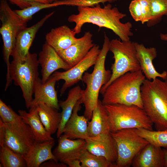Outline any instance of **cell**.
Instances as JSON below:
<instances>
[{"label":"cell","mask_w":167,"mask_h":167,"mask_svg":"<svg viewBox=\"0 0 167 167\" xmlns=\"http://www.w3.org/2000/svg\"><path fill=\"white\" fill-rule=\"evenodd\" d=\"M13 60L10 64L9 75L11 80L21 88L25 106L29 109L33 99L32 95L36 83L39 79V64L37 55L30 52L22 58L12 52Z\"/></svg>","instance_id":"cell-5"},{"label":"cell","mask_w":167,"mask_h":167,"mask_svg":"<svg viewBox=\"0 0 167 167\" xmlns=\"http://www.w3.org/2000/svg\"><path fill=\"white\" fill-rule=\"evenodd\" d=\"M18 113L24 122L30 127L35 141L43 142L54 139L44 126L36 107L30 108L28 113L23 110H19Z\"/></svg>","instance_id":"cell-24"},{"label":"cell","mask_w":167,"mask_h":167,"mask_svg":"<svg viewBox=\"0 0 167 167\" xmlns=\"http://www.w3.org/2000/svg\"><path fill=\"white\" fill-rule=\"evenodd\" d=\"M92 35L89 32L78 38L76 41L65 50L57 53L61 58L71 67L81 61L95 45Z\"/></svg>","instance_id":"cell-15"},{"label":"cell","mask_w":167,"mask_h":167,"mask_svg":"<svg viewBox=\"0 0 167 167\" xmlns=\"http://www.w3.org/2000/svg\"><path fill=\"white\" fill-rule=\"evenodd\" d=\"M7 1L0 0V33L3 42V59L6 65V81L10 82V57L14 49L18 33L27 27V22L22 20L11 9Z\"/></svg>","instance_id":"cell-7"},{"label":"cell","mask_w":167,"mask_h":167,"mask_svg":"<svg viewBox=\"0 0 167 167\" xmlns=\"http://www.w3.org/2000/svg\"><path fill=\"white\" fill-rule=\"evenodd\" d=\"M137 134L149 143L155 146L167 148V129L154 131L143 128L136 129Z\"/></svg>","instance_id":"cell-28"},{"label":"cell","mask_w":167,"mask_h":167,"mask_svg":"<svg viewBox=\"0 0 167 167\" xmlns=\"http://www.w3.org/2000/svg\"><path fill=\"white\" fill-rule=\"evenodd\" d=\"M85 145L84 139H70L63 134L58 138V145L53 152L58 161L70 167H81L79 159Z\"/></svg>","instance_id":"cell-12"},{"label":"cell","mask_w":167,"mask_h":167,"mask_svg":"<svg viewBox=\"0 0 167 167\" xmlns=\"http://www.w3.org/2000/svg\"><path fill=\"white\" fill-rule=\"evenodd\" d=\"M48 1L49 3H51L53 2V0H47Z\"/></svg>","instance_id":"cell-39"},{"label":"cell","mask_w":167,"mask_h":167,"mask_svg":"<svg viewBox=\"0 0 167 167\" xmlns=\"http://www.w3.org/2000/svg\"><path fill=\"white\" fill-rule=\"evenodd\" d=\"M160 37L162 40L167 41V34H161Z\"/></svg>","instance_id":"cell-38"},{"label":"cell","mask_w":167,"mask_h":167,"mask_svg":"<svg viewBox=\"0 0 167 167\" xmlns=\"http://www.w3.org/2000/svg\"><path fill=\"white\" fill-rule=\"evenodd\" d=\"M136 129H124L110 132L117 150L115 167L130 166L136 155L149 143L137 134Z\"/></svg>","instance_id":"cell-10"},{"label":"cell","mask_w":167,"mask_h":167,"mask_svg":"<svg viewBox=\"0 0 167 167\" xmlns=\"http://www.w3.org/2000/svg\"><path fill=\"white\" fill-rule=\"evenodd\" d=\"M54 12L53 11L45 15L32 26L29 27H26L21 29L16 37L14 49L12 52L15 53L22 58L27 54L37 32Z\"/></svg>","instance_id":"cell-20"},{"label":"cell","mask_w":167,"mask_h":167,"mask_svg":"<svg viewBox=\"0 0 167 167\" xmlns=\"http://www.w3.org/2000/svg\"><path fill=\"white\" fill-rule=\"evenodd\" d=\"M67 166L64 163H58L53 160H50L43 163L40 167H66Z\"/></svg>","instance_id":"cell-36"},{"label":"cell","mask_w":167,"mask_h":167,"mask_svg":"<svg viewBox=\"0 0 167 167\" xmlns=\"http://www.w3.org/2000/svg\"><path fill=\"white\" fill-rule=\"evenodd\" d=\"M0 120L4 123L12 122L22 118L1 99H0Z\"/></svg>","instance_id":"cell-32"},{"label":"cell","mask_w":167,"mask_h":167,"mask_svg":"<svg viewBox=\"0 0 167 167\" xmlns=\"http://www.w3.org/2000/svg\"><path fill=\"white\" fill-rule=\"evenodd\" d=\"M152 12L148 26H152L159 22L164 15L167 16V0H150Z\"/></svg>","instance_id":"cell-30"},{"label":"cell","mask_w":167,"mask_h":167,"mask_svg":"<svg viewBox=\"0 0 167 167\" xmlns=\"http://www.w3.org/2000/svg\"><path fill=\"white\" fill-rule=\"evenodd\" d=\"M104 37L103 46L92 72H85L82 77V81L86 87L82 90L80 100L84 106V116L88 121L91 119L93 111L97 105L101 88L109 80L112 75L111 71L106 70L105 66L110 41L105 33Z\"/></svg>","instance_id":"cell-2"},{"label":"cell","mask_w":167,"mask_h":167,"mask_svg":"<svg viewBox=\"0 0 167 167\" xmlns=\"http://www.w3.org/2000/svg\"><path fill=\"white\" fill-rule=\"evenodd\" d=\"M133 167H164L163 149L149 143L133 158Z\"/></svg>","instance_id":"cell-22"},{"label":"cell","mask_w":167,"mask_h":167,"mask_svg":"<svg viewBox=\"0 0 167 167\" xmlns=\"http://www.w3.org/2000/svg\"><path fill=\"white\" fill-rule=\"evenodd\" d=\"M141 5L142 13V24L148 22L150 19L152 8L150 0H138Z\"/></svg>","instance_id":"cell-33"},{"label":"cell","mask_w":167,"mask_h":167,"mask_svg":"<svg viewBox=\"0 0 167 167\" xmlns=\"http://www.w3.org/2000/svg\"><path fill=\"white\" fill-rule=\"evenodd\" d=\"M109 49L113 54L114 62L111 68V77L101 89L100 93L102 95L109 85L117 78L128 72L141 70L134 42L113 39L110 41Z\"/></svg>","instance_id":"cell-8"},{"label":"cell","mask_w":167,"mask_h":167,"mask_svg":"<svg viewBox=\"0 0 167 167\" xmlns=\"http://www.w3.org/2000/svg\"><path fill=\"white\" fill-rule=\"evenodd\" d=\"M116 0H59L57 1L58 6L66 5L77 7H93L100 3L112 2Z\"/></svg>","instance_id":"cell-31"},{"label":"cell","mask_w":167,"mask_h":167,"mask_svg":"<svg viewBox=\"0 0 167 167\" xmlns=\"http://www.w3.org/2000/svg\"><path fill=\"white\" fill-rule=\"evenodd\" d=\"M35 141L31 129L22 118L9 123H4L0 120V145L4 144L24 156Z\"/></svg>","instance_id":"cell-9"},{"label":"cell","mask_w":167,"mask_h":167,"mask_svg":"<svg viewBox=\"0 0 167 167\" xmlns=\"http://www.w3.org/2000/svg\"><path fill=\"white\" fill-rule=\"evenodd\" d=\"M77 9L78 13L72 14L68 18L69 22L75 24L73 30L76 34L80 32L84 24L91 23L111 30L122 41H130V36L133 35L131 23L121 22L126 15L117 7H113L110 3L103 7L99 4L93 7H78Z\"/></svg>","instance_id":"cell-1"},{"label":"cell","mask_w":167,"mask_h":167,"mask_svg":"<svg viewBox=\"0 0 167 167\" xmlns=\"http://www.w3.org/2000/svg\"><path fill=\"white\" fill-rule=\"evenodd\" d=\"M145 79L141 70L120 76L105 90L102 95L103 104L134 105L143 109L140 88Z\"/></svg>","instance_id":"cell-3"},{"label":"cell","mask_w":167,"mask_h":167,"mask_svg":"<svg viewBox=\"0 0 167 167\" xmlns=\"http://www.w3.org/2000/svg\"><path fill=\"white\" fill-rule=\"evenodd\" d=\"M129 10L132 17L135 21L141 22L142 11L140 4L138 0H133L131 2Z\"/></svg>","instance_id":"cell-35"},{"label":"cell","mask_w":167,"mask_h":167,"mask_svg":"<svg viewBox=\"0 0 167 167\" xmlns=\"http://www.w3.org/2000/svg\"><path fill=\"white\" fill-rule=\"evenodd\" d=\"M100 51L99 46L95 44L87 55L75 65L65 71H55L53 73L52 75L57 81L61 79L65 81L60 89L61 95L68 88L82 81L85 72L95 64Z\"/></svg>","instance_id":"cell-11"},{"label":"cell","mask_w":167,"mask_h":167,"mask_svg":"<svg viewBox=\"0 0 167 167\" xmlns=\"http://www.w3.org/2000/svg\"><path fill=\"white\" fill-rule=\"evenodd\" d=\"M38 61L41 67V81L43 83L46 82L56 70L61 69L66 71L71 68L46 42L39 54Z\"/></svg>","instance_id":"cell-14"},{"label":"cell","mask_w":167,"mask_h":167,"mask_svg":"<svg viewBox=\"0 0 167 167\" xmlns=\"http://www.w3.org/2000/svg\"><path fill=\"white\" fill-rule=\"evenodd\" d=\"M79 160L81 167H114L105 157L95 155L86 148L82 151Z\"/></svg>","instance_id":"cell-29"},{"label":"cell","mask_w":167,"mask_h":167,"mask_svg":"<svg viewBox=\"0 0 167 167\" xmlns=\"http://www.w3.org/2000/svg\"><path fill=\"white\" fill-rule=\"evenodd\" d=\"M104 106L109 116L110 132L128 128L153 130V123L143 109L119 104Z\"/></svg>","instance_id":"cell-6"},{"label":"cell","mask_w":167,"mask_h":167,"mask_svg":"<svg viewBox=\"0 0 167 167\" xmlns=\"http://www.w3.org/2000/svg\"><path fill=\"white\" fill-rule=\"evenodd\" d=\"M0 146V167H27L23 156L3 144Z\"/></svg>","instance_id":"cell-27"},{"label":"cell","mask_w":167,"mask_h":167,"mask_svg":"<svg viewBox=\"0 0 167 167\" xmlns=\"http://www.w3.org/2000/svg\"><path fill=\"white\" fill-rule=\"evenodd\" d=\"M90 121H88V132L89 137L110 132L108 112L102 101L99 99L97 106L94 109Z\"/></svg>","instance_id":"cell-23"},{"label":"cell","mask_w":167,"mask_h":167,"mask_svg":"<svg viewBox=\"0 0 167 167\" xmlns=\"http://www.w3.org/2000/svg\"><path fill=\"white\" fill-rule=\"evenodd\" d=\"M76 33L67 26L63 25L52 28L46 34V42L57 53L63 51L74 44L77 38Z\"/></svg>","instance_id":"cell-21"},{"label":"cell","mask_w":167,"mask_h":167,"mask_svg":"<svg viewBox=\"0 0 167 167\" xmlns=\"http://www.w3.org/2000/svg\"><path fill=\"white\" fill-rule=\"evenodd\" d=\"M85 141L86 150L95 155L105 157L115 167L118 158L117 150L110 132L89 137Z\"/></svg>","instance_id":"cell-13"},{"label":"cell","mask_w":167,"mask_h":167,"mask_svg":"<svg viewBox=\"0 0 167 167\" xmlns=\"http://www.w3.org/2000/svg\"><path fill=\"white\" fill-rule=\"evenodd\" d=\"M35 107L46 131L51 135L57 132L61 120V113L45 104H39Z\"/></svg>","instance_id":"cell-26"},{"label":"cell","mask_w":167,"mask_h":167,"mask_svg":"<svg viewBox=\"0 0 167 167\" xmlns=\"http://www.w3.org/2000/svg\"><path fill=\"white\" fill-rule=\"evenodd\" d=\"M54 140L40 142L35 141L28 152L23 156L27 167H40L43 163L50 160L58 161L52 152Z\"/></svg>","instance_id":"cell-19"},{"label":"cell","mask_w":167,"mask_h":167,"mask_svg":"<svg viewBox=\"0 0 167 167\" xmlns=\"http://www.w3.org/2000/svg\"><path fill=\"white\" fill-rule=\"evenodd\" d=\"M13 5H16L20 9H24L41 3L49 2L47 0H7Z\"/></svg>","instance_id":"cell-34"},{"label":"cell","mask_w":167,"mask_h":167,"mask_svg":"<svg viewBox=\"0 0 167 167\" xmlns=\"http://www.w3.org/2000/svg\"><path fill=\"white\" fill-rule=\"evenodd\" d=\"M143 109L156 131L167 129V78L145 79L140 88Z\"/></svg>","instance_id":"cell-4"},{"label":"cell","mask_w":167,"mask_h":167,"mask_svg":"<svg viewBox=\"0 0 167 167\" xmlns=\"http://www.w3.org/2000/svg\"><path fill=\"white\" fill-rule=\"evenodd\" d=\"M136 56L141 70L146 79L154 80L160 77L165 80L167 78V71L158 72L154 67L152 62L157 56L156 49L154 47L146 48L142 44L134 42Z\"/></svg>","instance_id":"cell-16"},{"label":"cell","mask_w":167,"mask_h":167,"mask_svg":"<svg viewBox=\"0 0 167 167\" xmlns=\"http://www.w3.org/2000/svg\"><path fill=\"white\" fill-rule=\"evenodd\" d=\"M82 104L80 99L75 106L70 117L65 126L63 134L69 139L85 140L89 137L88 132V120L84 115L79 116L78 114L81 109Z\"/></svg>","instance_id":"cell-18"},{"label":"cell","mask_w":167,"mask_h":167,"mask_svg":"<svg viewBox=\"0 0 167 167\" xmlns=\"http://www.w3.org/2000/svg\"><path fill=\"white\" fill-rule=\"evenodd\" d=\"M82 90L79 85L71 89L69 91L66 99L59 102L60 107L62 109L61 120L56 132L58 138L62 135L65 126L70 117L74 108L82 96Z\"/></svg>","instance_id":"cell-25"},{"label":"cell","mask_w":167,"mask_h":167,"mask_svg":"<svg viewBox=\"0 0 167 167\" xmlns=\"http://www.w3.org/2000/svg\"><path fill=\"white\" fill-rule=\"evenodd\" d=\"M57 0H53V2L56 1H57Z\"/></svg>","instance_id":"cell-40"},{"label":"cell","mask_w":167,"mask_h":167,"mask_svg":"<svg viewBox=\"0 0 167 167\" xmlns=\"http://www.w3.org/2000/svg\"><path fill=\"white\" fill-rule=\"evenodd\" d=\"M57 81L52 75L44 83H42L41 79L39 78L34 88V97L30 109L43 103L59 109L57 92L55 88Z\"/></svg>","instance_id":"cell-17"},{"label":"cell","mask_w":167,"mask_h":167,"mask_svg":"<svg viewBox=\"0 0 167 167\" xmlns=\"http://www.w3.org/2000/svg\"><path fill=\"white\" fill-rule=\"evenodd\" d=\"M164 167H167V148L163 149Z\"/></svg>","instance_id":"cell-37"}]
</instances>
